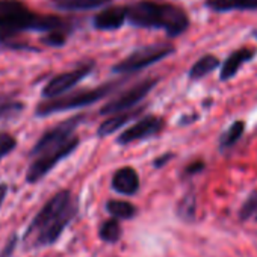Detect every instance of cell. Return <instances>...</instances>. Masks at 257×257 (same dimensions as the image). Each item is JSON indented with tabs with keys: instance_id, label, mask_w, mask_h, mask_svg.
<instances>
[{
	"instance_id": "6da1fadb",
	"label": "cell",
	"mask_w": 257,
	"mask_h": 257,
	"mask_svg": "<svg viewBox=\"0 0 257 257\" xmlns=\"http://www.w3.org/2000/svg\"><path fill=\"white\" fill-rule=\"evenodd\" d=\"M77 213V201L67 189L55 194L35 215L23 234L26 248L53 245Z\"/></svg>"
},
{
	"instance_id": "7a4b0ae2",
	"label": "cell",
	"mask_w": 257,
	"mask_h": 257,
	"mask_svg": "<svg viewBox=\"0 0 257 257\" xmlns=\"http://www.w3.org/2000/svg\"><path fill=\"white\" fill-rule=\"evenodd\" d=\"M71 31L68 22L58 16H40L22 0H0V37H17L22 32Z\"/></svg>"
},
{
	"instance_id": "3957f363",
	"label": "cell",
	"mask_w": 257,
	"mask_h": 257,
	"mask_svg": "<svg viewBox=\"0 0 257 257\" xmlns=\"http://www.w3.org/2000/svg\"><path fill=\"white\" fill-rule=\"evenodd\" d=\"M127 22L135 28L161 29L170 38L182 35L189 26L188 14L171 4L143 0L127 7Z\"/></svg>"
},
{
	"instance_id": "277c9868",
	"label": "cell",
	"mask_w": 257,
	"mask_h": 257,
	"mask_svg": "<svg viewBox=\"0 0 257 257\" xmlns=\"http://www.w3.org/2000/svg\"><path fill=\"white\" fill-rule=\"evenodd\" d=\"M116 85H119V82H109V83H104L94 89H82V91H76L68 95L46 98L37 106L35 115L40 118H44V116H49V115H53L58 112H65V110H71V109L91 106V104L97 103L98 100L107 97L116 88Z\"/></svg>"
},
{
	"instance_id": "5b68a950",
	"label": "cell",
	"mask_w": 257,
	"mask_h": 257,
	"mask_svg": "<svg viewBox=\"0 0 257 257\" xmlns=\"http://www.w3.org/2000/svg\"><path fill=\"white\" fill-rule=\"evenodd\" d=\"M80 140L79 137H73L68 143L58 146V147H52L47 149L41 153H38L37 156H34L28 171H26V182L28 183H37L40 182L43 177H46L62 159H65L67 156H70L79 146Z\"/></svg>"
},
{
	"instance_id": "8992f818",
	"label": "cell",
	"mask_w": 257,
	"mask_h": 257,
	"mask_svg": "<svg viewBox=\"0 0 257 257\" xmlns=\"http://www.w3.org/2000/svg\"><path fill=\"white\" fill-rule=\"evenodd\" d=\"M174 52V47L170 44H152L141 47L135 52H132L127 58L119 61L116 65L112 67V71L115 74H132L137 71H141L147 67H152L162 59L168 58Z\"/></svg>"
},
{
	"instance_id": "52a82bcc",
	"label": "cell",
	"mask_w": 257,
	"mask_h": 257,
	"mask_svg": "<svg viewBox=\"0 0 257 257\" xmlns=\"http://www.w3.org/2000/svg\"><path fill=\"white\" fill-rule=\"evenodd\" d=\"M83 119H85V113H77L62 122H59L58 125L49 128L47 132L43 134V137L37 141V144L31 150V158L37 156L38 153H41L47 149L58 147V146L68 143L74 137L76 128L82 124Z\"/></svg>"
},
{
	"instance_id": "ba28073f",
	"label": "cell",
	"mask_w": 257,
	"mask_h": 257,
	"mask_svg": "<svg viewBox=\"0 0 257 257\" xmlns=\"http://www.w3.org/2000/svg\"><path fill=\"white\" fill-rule=\"evenodd\" d=\"M156 83H158V79H146L140 83H135L132 88H128L124 92H121L116 98L107 101L100 109V113L101 115H113L118 112H124L132 107H137L140 104V101L152 92V89L156 86Z\"/></svg>"
},
{
	"instance_id": "9c48e42d",
	"label": "cell",
	"mask_w": 257,
	"mask_h": 257,
	"mask_svg": "<svg viewBox=\"0 0 257 257\" xmlns=\"http://www.w3.org/2000/svg\"><path fill=\"white\" fill-rule=\"evenodd\" d=\"M94 67H95L94 62H86L71 71H67V73L52 77L41 91L43 98H55V97L64 95L71 88H74L77 83H80L85 77H88L91 74V71L94 70Z\"/></svg>"
},
{
	"instance_id": "30bf717a",
	"label": "cell",
	"mask_w": 257,
	"mask_h": 257,
	"mask_svg": "<svg viewBox=\"0 0 257 257\" xmlns=\"http://www.w3.org/2000/svg\"><path fill=\"white\" fill-rule=\"evenodd\" d=\"M164 128V119L156 115H147L141 119H138L135 124H132L128 128L116 138V143L121 146L132 144L135 141H141L150 137H155Z\"/></svg>"
},
{
	"instance_id": "8fae6325",
	"label": "cell",
	"mask_w": 257,
	"mask_h": 257,
	"mask_svg": "<svg viewBox=\"0 0 257 257\" xmlns=\"http://www.w3.org/2000/svg\"><path fill=\"white\" fill-rule=\"evenodd\" d=\"M127 20V7H110L100 11L92 19V26L98 31H116Z\"/></svg>"
},
{
	"instance_id": "7c38bea8",
	"label": "cell",
	"mask_w": 257,
	"mask_h": 257,
	"mask_svg": "<svg viewBox=\"0 0 257 257\" xmlns=\"http://www.w3.org/2000/svg\"><path fill=\"white\" fill-rule=\"evenodd\" d=\"M140 176L138 173L131 168V167H124L119 168L113 173L112 176V189L118 194L122 195H134L140 189Z\"/></svg>"
},
{
	"instance_id": "4fadbf2b",
	"label": "cell",
	"mask_w": 257,
	"mask_h": 257,
	"mask_svg": "<svg viewBox=\"0 0 257 257\" xmlns=\"http://www.w3.org/2000/svg\"><path fill=\"white\" fill-rule=\"evenodd\" d=\"M141 107H135V110H124V112H118V113H113V115H109L107 119H104L98 128H97V135L98 137H107V135H112L115 134L116 131L122 125H125L127 122H131L132 119H135L140 113H141Z\"/></svg>"
},
{
	"instance_id": "5bb4252c",
	"label": "cell",
	"mask_w": 257,
	"mask_h": 257,
	"mask_svg": "<svg viewBox=\"0 0 257 257\" xmlns=\"http://www.w3.org/2000/svg\"><path fill=\"white\" fill-rule=\"evenodd\" d=\"M252 58H254V50H251V49H239V50H236L234 53H231V55L224 61V64H222V67H221L219 79L225 82V80L234 77L236 73L239 71V68H240L245 62L251 61Z\"/></svg>"
},
{
	"instance_id": "9a60e30c",
	"label": "cell",
	"mask_w": 257,
	"mask_h": 257,
	"mask_svg": "<svg viewBox=\"0 0 257 257\" xmlns=\"http://www.w3.org/2000/svg\"><path fill=\"white\" fill-rule=\"evenodd\" d=\"M110 2L112 0H50V5L62 13H77L97 10Z\"/></svg>"
},
{
	"instance_id": "2e32d148",
	"label": "cell",
	"mask_w": 257,
	"mask_h": 257,
	"mask_svg": "<svg viewBox=\"0 0 257 257\" xmlns=\"http://www.w3.org/2000/svg\"><path fill=\"white\" fill-rule=\"evenodd\" d=\"M206 7L215 13L252 11L257 10V0H206Z\"/></svg>"
},
{
	"instance_id": "e0dca14e",
	"label": "cell",
	"mask_w": 257,
	"mask_h": 257,
	"mask_svg": "<svg viewBox=\"0 0 257 257\" xmlns=\"http://www.w3.org/2000/svg\"><path fill=\"white\" fill-rule=\"evenodd\" d=\"M219 67V59L213 55H204L203 58H200L189 70V79L192 80H198L203 79L204 76H207L209 73L215 71Z\"/></svg>"
},
{
	"instance_id": "ac0fdd59",
	"label": "cell",
	"mask_w": 257,
	"mask_h": 257,
	"mask_svg": "<svg viewBox=\"0 0 257 257\" xmlns=\"http://www.w3.org/2000/svg\"><path fill=\"white\" fill-rule=\"evenodd\" d=\"M106 210L113 216L119 219H131L137 213V207L128 203V201H121V200H110L106 203Z\"/></svg>"
},
{
	"instance_id": "d6986e66",
	"label": "cell",
	"mask_w": 257,
	"mask_h": 257,
	"mask_svg": "<svg viewBox=\"0 0 257 257\" xmlns=\"http://www.w3.org/2000/svg\"><path fill=\"white\" fill-rule=\"evenodd\" d=\"M245 132V122L243 121H234L230 127H228V131L222 135L221 141H219V146L222 149H228L231 146H234L243 135Z\"/></svg>"
},
{
	"instance_id": "ffe728a7",
	"label": "cell",
	"mask_w": 257,
	"mask_h": 257,
	"mask_svg": "<svg viewBox=\"0 0 257 257\" xmlns=\"http://www.w3.org/2000/svg\"><path fill=\"white\" fill-rule=\"evenodd\" d=\"M98 236L104 242H109V243L116 242L121 237V227H119V222L116 221V218H112V219L104 221L100 225Z\"/></svg>"
},
{
	"instance_id": "44dd1931",
	"label": "cell",
	"mask_w": 257,
	"mask_h": 257,
	"mask_svg": "<svg viewBox=\"0 0 257 257\" xmlns=\"http://www.w3.org/2000/svg\"><path fill=\"white\" fill-rule=\"evenodd\" d=\"M195 210H197V200H195V195L192 192H189L180 200L179 207H177V213L185 221H194Z\"/></svg>"
},
{
	"instance_id": "7402d4cb",
	"label": "cell",
	"mask_w": 257,
	"mask_h": 257,
	"mask_svg": "<svg viewBox=\"0 0 257 257\" xmlns=\"http://www.w3.org/2000/svg\"><path fill=\"white\" fill-rule=\"evenodd\" d=\"M23 109H25V103L14 100L8 95H0V118L17 115Z\"/></svg>"
},
{
	"instance_id": "603a6c76",
	"label": "cell",
	"mask_w": 257,
	"mask_h": 257,
	"mask_svg": "<svg viewBox=\"0 0 257 257\" xmlns=\"http://www.w3.org/2000/svg\"><path fill=\"white\" fill-rule=\"evenodd\" d=\"M70 31H52L43 35L41 41L49 47H62L67 43Z\"/></svg>"
},
{
	"instance_id": "cb8c5ba5",
	"label": "cell",
	"mask_w": 257,
	"mask_h": 257,
	"mask_svg": "<svg viewBox=\"0 0 257 257\" xmlns=\"http://www.w3.org/2000/svg\"><path fill=\"white\" fill-rule=\"evenodd\" d=\"M257 212V189H254L249 197L245 200V203L242 204L240 210H239V218L242 221H246L249 219L254 213Z\"/></svg>"
},
{
	"instance_id": "d4e9b609",
	"label": "cell",
	"mask_w": 257,
	"mask_h": 257,
	"mask_svg": "<svg viewBox=\"0 0 257 257\" xmlns=\"http://www.w3.org/2000/svg\"><path fill=\"white\" fill-rule=\"evenodd\" d=\"M16 147H17V140L11 134L0 131V161L10 153H13Z\"/></svg>"
},
{
	"instance_id": "484cf974",
	"label": "cell",
	"mask_w": 257,
	"mask_h": 257,
	"mask_svg": "<svg viewBox=\"0 0 257 257\" xmlns=\"http://www.w3.org/2000/svg\"><path fill=\"white\" fill-rule=\"evenodd\" d=\"M17 243H19V236L17 234H13L11 239L8 240V243L4 246L2 252H0V257H11L13 252H14V249H16V246H17Z\"/></svg>"
},
{
	"instance_id": "4316f807",
	"label": "cell",
	"mask_w": 257,
	"mask_h": 257,
	"mask_svg": "<svg viewBox=\"0 0 257 257\" xmlns=\"http://www.w3.org/2000/svg\"><path fill=\"white\" fill-rule=\"evenodd\" d=\"M203 170H204V164H203L201 161H197V162H192L191 165L186 167L185 174L192 176V174H197V173H200V171H203Z\"/></svg>"
},
{
	"instance_id": "83f0119b",
	"label": "cell",
	"mask_w": 257,
	"mask_h": 257,
	"mask_svg": "<svg viewBox=\"0 0 257 257\" xmlns=\"http://www.w3.org/2000/svg\"><path fill=\"white\" fill-rule=\"evenodd\" d=\"M171 159V155L168 153V155H164V156H161V158H158L156 161H155V167L158 168V167H164L168 161Z\"/></svg>"
},
{
	"instance_id": "f1b7e54d",
	"label": "cell",
	"mask_w": 257,
	"mask_h": 257,
	"mask_svg": "<svg viewBox=\"0 0 257 257\" xmlns=\"http://www.w3.org/2000/svg\"><path fill=\"white\" fill-rule=\"evenodd\" d=\"M7 194H8V185L7 183H0V207H2V203H4Z\"/></svg>"
},
{
	"instance_id": "f546056e",
	"label": "cell",
	"mask_w": 257,
	"mask_h": 257,
	"mask_svg": "<svg viewBox=\"0 0 257 257\" xmlns=\"http://www.w3.org/2000/svg\"><path fill=\"white\" fill-rule=\"evenodd\" d=\"M255 218H257V216H255Z\"/></svg>"
}]
</instances>
